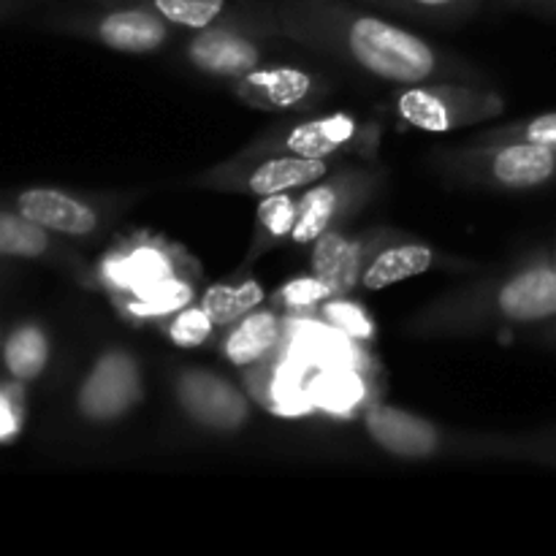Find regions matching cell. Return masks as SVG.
I'll return each mask as SVG.
<instances>
[{"label": "cell", "instance_id": "29", "mask_svg": "<svg viewBox=\"0 0 556 556\" xmlns=\"http://www.w3.org/2000/svg\"><path fill=\"white\" fill-rule=\"evenodd\" d=\"M280 296L288 307H313V304L326 302V299L334 296V293H331V288L326 286L324 280H318V277H302V280L288 282L280 291Z\"/></svg>", "mask_w": 556, "mask_h": 556}, {"label": "cell", "instance_id": "9", "mask_svg": "<svg viewBox=\"0 0 556 556\" xmlns=\"http://www.w3.org/2000/svg\"><path fill=\"white\" fill-rule=\"evenodd\" d=\"M98 36L106 47L119 52H150L166 41V25L157 14L141 9L112 11L98 25Z\"/></svg>", "mask_w": 556, "mask_h": 556}, {"label": "cell", "instance_id": "17", "mask_svg": "<svg viewBox=\"0 0 556 556\" xmlns=\"http://www.w3.org/2000/svg\"><path fill=\"white\" fill-rule=\"evenodd\" d=\"M264 291L258 282H242V286H215L206 291L204 309L215 326L233 324L237 318H244L253 307H258Z\"/></svg>", "mask_w": 556, "mask_h": 556}, {"label": "cell", "instance_id": "1", "mask_svg": "<svg viewBox=\"0 0 556 556\" xmlns=\"http://www.w3.org/2000/svg\"><path fill=\"white\" fill-rule=\"evenodd\" d=\"M348 47L364 68L400 85H418L434 71V52L421 38L378 16L353 20Z\"/></svg>", "mask_w": 556, "mask_h": 556}, {"label": "cell", "instance_id": "3", "mask_svg": "<svg viewBox=\"0 0 556 556\" xmlns=\"http://www.w3.org/2000/svg\"><path fill=\"white\" fill-rule=\"evenodd\" d=\"M179 400L185 410L201 421L204 427L233 432L248 418V402L244 396L212 372H188L179 380Z\"/></svg>", "mask_w": 556, "mask_h": 556}, {"label": "cell", "instance_id": "7", "mask_svg": "<svg viewBox=\"0 0 556 556\" xmlns=\"http://www.w3.org/2000/svg\"><path fill=\"white\" fill-rule=\"evenodd\" d=\"M190 58L210 74L239 76L258 65V49L248 38L226 30H206L190 43Z\"/></svg>", "mask_w": 556, "mask_h": 556}, {"label": "cell", "instance_id": "25", "mask_svg": "<svg viewBox=\"0 0 556 556\" xmlns=\"http://www.w3.org/2000/svg\"><path fill=\"white\" fill-rule=\"evenodd\" d=\"M223 5H226V0H152V9L157 14L177 22V25L195 27V30L212 25Z\"/></svg>", "mask_w": 556, "mask_h": 556}, {"label": "cell", "instance_id": "5", "mask_svg": "<svg viewBox=\"0 0 556 556\" xmlns=\"http://www.w3.org/2000/svg\"><path fill=\"white\" fill-rule=\"evenodd\" d=\"M505 318L516 324H538L556 315V269L538 266L505 282L497 299Z\"/></svg>", "mask_w": 556, "mask_h": 556}, {"label": "cell", "instance_id": "18", "mask_svg": "<svg viewBox=\"0 0 556 556\" xmlns=\"http://www.w3.org/2000/svg\"><path fill=\"white\" fill-rule=\"evenodd\" d=\"M400 112L407 123L421 130H432V134H443L456 125V114L432 90H407L400 98Z\"/></svg>", "mask_w": 556, "mask_h": 556}, {"label": "cell", "instance_id": "13", "mask_svg": "<svg viewBox=\"0 0 556 556\" xmlns=\"http://www.w3.org/2000/svg\"><path fill=\"white\" fill-rule=\"evenodd\" d=\"M280 326L271 313H253L244 315L242 324L231 331L226 342V353L233 364L248 367V364L261 362L271 348L277 345Z\"/></svg>", "mask_w": 556, "mask_h": 556}, {"label": "cell", "instance_id": "15", "mask_svg": "<svg viewBox=\"0 0 556 556\" xmlns=\"http://www.w3.org/2000/svg\"><path fill=\"white\" fill-rule=\"evenodd\" d=\"M353 130H356V123H353L348 114H331V117L313 119V123L293 130V134L288 136V147H291L296 155L326 157L329 152L340 150V147L351 139Z\"/></svg>", "mask_w": 556, "mask_h": 556}, {"label": "cell", "instance_id": "24", "mask_svg": "<svg viewBox=\"0 0 556 556\" xmlns=\"http://www.w3.org/2000/svg\"><path fill=\"white\" fill-rule=\"evenodd\" d=\"M190 296H193V293H190V288L185 286V282L168 277V280L152 286L150 291L139 293V296L128 304V309L134 315H139V318H157V315L179 313V309L190 302Z\"/></svg>", "mask_w": 556, "mask_h": 556}, {"label": "cell", "instance_id": "26", "mask_svg": "<svg viewBox=\"0 0 556 556\" xmlns=\"http://www.w3.org/2000/svg\"><path fill=\"white\" fill-rule=\"evenodd\" d=\"M326 320L334 326L337 331H342L345 337H358V340H367L372 334V324L367 320V315L362 313V307L345 302V299H331L324 307Z\"/></svg>", "mask_w": 556, "mask_h": 556}, {"label": "cell", "instance_id": "4", "mask_svg": "<svg viewBox=\"0 0 556 556\" xmlns=\"http://www.w3.org/2000/svg\"><path fill=\"white\" fill-rule=\"evenodd\" d=\"M367 429L375 443L402 459H424L438 448V432L432 424L396 407H372L367 413Z\"/></svg>", "mask_w": 556, "mask_h": 556}, {"label": "cell", "instance_id": "32", "mask_svg": "<svg viewBox=\"0 0 556 556\" xmlns=\"http://www.w3.org/2000/svg\"><path fill=\"white\" fill-rule=\"evenodd\" d=\"M413 3H418V5H427V9H443V5H451V3H456V0H413Z\"/></svg>", "mask_w": 556, "mask_h": 556}, {"label": "cell", "instance_id": "30", "mask_svg": "<svg viewBox=\"0 0 556 556\" xmlns=\"http://www.w3.org/2000/svg\"><path fill=\"white\" fill-rule=\"evenodd\" d=\"M525 139L556 150V112L541 114V117L532 119V123L525 128Z\"/></svg>", "mask_w": 556, "mask_h": 556}, {"label": "cell", "instance_id": "12", "mask_svg": "<svg viewBox=\"0 0 556 556\" xmlns=\"http://www.w3.org/2000/svg\"><path fill=\"white\" fill-rule=\"evenodd\" d=\"M326 174L324 157H277V161L264 163L258 172L250 177V190L258 195L286 193L291 188H302V185L315 182Z\"/></svg>", "mask_w": 556, "mask_h": 556}, {"label": "cell", "instance_id": "14", "mask_svg": "<svg viewBox=\"0 0 556 556\" xmlns=\"http://www.w3.org/2000/svg\"><path fill=\"white\" fill-rule=\"evenodd\" d=\"M432 266V250L421 244H405V248H391L372 261V266L364 275V286L369 291H380L394 282L410 280L424 275Z\"/></svg>", "mask_w": 556, "mask_h": 556}, {"label": "cell", "instance_id": "23", "mask_svg": "<svg viewBox=\"0 0 556 556\" xmlns=\"http://www.w3.org/2000/svg\"><path fill=\"white\" fill-rule=\"evenodd\" d=\"M248 81L253 87H261L275 106H291V103L302 101L309 90V76L296 68L258 71V74H250Z\"/></svg>", "mask_w": 556, "mask_h": 556}, {"label": "cell", "instance_id": "11", "mask_svg": "<svg viewBox=\"0 0 556 556\" xmlns=\"http://www.w3.org/2000/svg\"><path fill=\"white\" fill-rule=\"evenodd\" d=\"M313 269L318 280L331 288V293L351 291L358 275V248L342 233L326 231L315 239Z\"/></svg>", "mask_w": 556, "mask_h": 556}, {"label": "cell", "instance_id": "22", "mask_svg": "<svg viewBox=\"0 0 556 556\" xmlns=\"http://www.w3.org/2000/svg\"><path fill=\"white\" fill-rule=\"evenodd\" d=\"M337 210V199L329 188L309 190L296 210V226H293V239L299 244L315 242L320 233L329 231L331 215Z\"/></svg>", "mask_w": 556, "mask_h": 556}, {"label": "cell", "instance_id": "20", "mask_svg": "<svg viewBox=\"0 0 556 556\" xmlns=\"http://www.w3.org/2000/svg\"><path fill=\"white\" fill-rule=\"evenodd\" d=\"M5 364H9L11 375L20 380L36 378L47 364V337L33 326L14 331L5 345Z\"/></svg>", "mask_w": 556, "mask_h": 556}, {"label": "cell", "instance_id": "6", "mask_svg": "<svg viewBox=\"0 0 556 556\" xmlns=\"http://www.w3.org/2000/svg\"><path fill=\"white\" fill-rule=\"evenodd\" d=\"M20 212L38 226L60 233H74V237H85L96 228V215L90 206L79 204L58 190H27L20 195Z\"/></svg>", "mask_w": 556, "mask_h": 556}, {"label": "cell", "instance_id": "21", "mask_svg": "<svg viewBox=\"0 0 556 556\" xmlns=\"http://www.w3.org/2000/svg\"><path fill=\"white\" fill-rule=\"evenodd\" d=\"M47 250V233L43 226L33 223L25 215H9L0 212V255H41Z\"/></svg>", "mask_w": 556, "mask_h": 556}, {"label": "cell", "instance_id": "27", "mask_svg": "<svg viewBox=\"0 0 556 556\" xmlns=\"http://www.w3.org/2000/svg\"><path fill=\"white\" fill-rule=\"evenodd\" d=\"M212 326L215 324H212L204 307L182 309V313H179L172 324V340L177 342L179 348H195V345H201L206 337H210Z\"/></svg>", "mask_w": 556, "mask_h": 556}, {"label": "cell", "instance_id": "10", "mask_svg": "<svg viewBox=\"0 0 556 556\" xmlns=\"http://www.w3.org/2000/svg\"><path fill=\"white\" fill-rule=\"evenodd\" d=\"M103 277L112 286L123 288L130 293L150 291L157 282L172 277V261L157 248H136L130 255H114L103 264Z\"/></svg>", "mask_w": 556, "mask_h": 556}, {"label": "cell", "instance_id": "8", "mask_svg": "<svg viewBox=\"0 0 556 556\" xmlns=\"http://www.w3.org/2000/svg\"><path fill=\"white\" fill-rule=\"evenodd\" d=\"M492 172L508 188H538L556 174V150L535 141L510 144L497 152Z\"/></svg>", "mask_w": 556, "mask_h": 556}, {"label": "cell", "instance_id": "16", "mask_svg": "<svg viewBox=\"0 0 556 556\" xmlns=\"http://www.w3.org/2000/svg\"><path fill=\"white\" fill-rule=\"evenodd\" d=\"M309 394H313L315 405L326 407V410L351 413L353 407L362 405L367 389L351 369H329L315 383H309Z\"/></svg>", "mask_w": 556, "mask_h": 556}, {"label": "cell", "instance_id": "19", "mask_svg": "<svg viewBox=\"0 0 556 556\" xmlns=\"http://www.w3.org/2000/svg\"><path fill=\"white\" fill-rule=\"evenodd\" d=\"M302 372L304 364L291 358L286 367L277 369L275 380L269 383L271 407H275L280 416H302V413H309L315 407L309 386H302Z\"/></svg>", "mask_w": 556, "mask_h": 556}, {"label": "cell", "instance_id": "31", "mask_svg": "<svg viewBox=\"0 0 556 556\" xmlns=\"http://www.w3.org/2000/svg\"><path fill=\"white\" fill-rule=\"evenodd\" d=\"M16 429H20V421H16L14 407H11V402L0 394V440H9Z\"/></svg>", "mask_w": 556, "mask_h": 556}, {"label": "cell", "instance_id": "28", "mask_svg": "<svg viewBox=\"0 0 556 556\" xmlns=\"http://www.w3.org/2000/svg\"><path fill=\"white\" fill-rule=\"evenodd\" d=\"M258 220L275 237H286V233H293V226H296V206H293V201L288 195L271 193L258 206Z\"/></svg>", "mask_w": 556, "mask_h": 556}, {"label": "cell", "instance_id": "2", "mask_svg": "<svg viewBox=\"0 0 556 556\" xmlns=\"http://www.w3.org/2000/svg\"><path fill=\"white\" fill-rule=\"evenodd\" d=\"M141 380L134 358L109 353L92 367L79 391V407L92 421H109L128 413L139 402Z\"/></svg>", "mask_w": 556, "mask_h": 556}]
</instances>
